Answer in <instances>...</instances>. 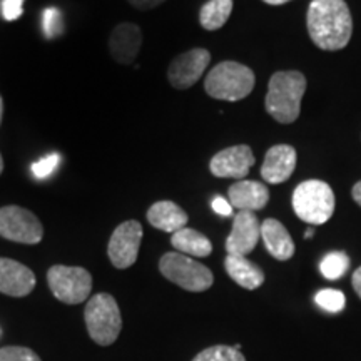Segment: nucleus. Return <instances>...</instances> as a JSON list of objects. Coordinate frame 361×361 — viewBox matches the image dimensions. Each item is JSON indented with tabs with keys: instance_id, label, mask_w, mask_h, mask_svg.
Masks as SVG:
<instances>
[{
	"instance_id": "1",
	"label": "nucleus",
	"mask_w": 361,
	"mask_h": 361,
	"mask_svg": "<svg viewBox=\"0 0 361 361\" xmlns=\"http://www.w3.org/2000/svg\"><path fill=\"white\" fill-rule=\"evenodd\" d=\"M306 27L316 47L341 51L351 40L353 19L345 0H313L306 13Z\"/></svg>"
},
{
	"instance_id": "2",
	"label": "nucleus",
	"mask_w": 361,
	"mask_h": 361,
	"mask_svg": "<svg viewBox=\"0 0 361 361\" xmlns=\"http://www.w3.org/2000/svg\"><path fill=\"white\" fill-rule=\"evenodd\" d=\"M306 79L298 71H281L271 75L264 107L274 121L291 124L300 117L301 99L305 96Z\"/></svg>"
},
{
	"instance_id": "3",
	"label": "nucleus",
	"mask_w": 361,
	"mask_h": 361,
	"mask_svg": "<svg viewBox=\"0 0 361 361\" xmlns=\"http://www.w3.org/2000/svg\"><path fill=\"white\" fill-rule=\"evenodd\" d=\"M255 82V72L250 67L234 61H224L214 66L206 75L204 89L207 96L218 101L236 102L250 96Z\"/></svg>"
},
{
	"instance_id": "4",
	"label": "nucleus",
	"mask_w": 361,
	"mask_h": 361,
	"mask_svg": "<svg viewBox=\"0 0 361 361\" xmlns=\"http://www.w3.org/2000/svg\"><path fill=\"white\" fill-rule=\"evenodd\" d=\"M291 204L301 221L311 226H319L331 219L336 200L328 183L310 179L298 184L293 192Z\"/></svg>"
},
{
	"instance_id": "5",
	"label": "nucleus",
	"mask_w": 361,
	"mask_h": 361,
	"mask_svg": "<svg viewBox=\"0 0 361 361\" xmlns=\"http://www.w3.org/2000/svg\"><path fill=\"white\" fill-rule=\"evenodd\" d=\"M84 318L89 336L101 346L112 345L123 329L119 305L109 293H99L90 298L85 306Z\"/></svg>"
},
{
	"instance_id": "6",
	"label": "nucleus",
	"mask_w": 361,
	"mask_h": 361,
	"mask_svg": "<svg viewBox=\"0 0 361 361\" xmlns=\"http://www.w3.org/2000/svg\"><path fill=\"white\" fill-rule=\"evenodd\" d=\"M159 271L171 283L191 293L209 290L214 281L209 268L183 252H166L159 261Z\"/></svg>"
},
{
	"instance_id": "7",
	"label": "nucleus",
	"mask_w": 361,
	"mask_h": 361,
	"mask_svg": "<svg viewBox=\"0 0 361 361\" xmlns=\"http://www.w3.org/2000/svg\"><path fill=\"white\" fill-rule=\"evenodd\" d=\"M47 283L52 295L66 305L82 303L92 291V276L79 266H52L47 273Z\"/></svg>"
},
{
	"instance_id": "8",
	"label": "nucleus",
	"mask_w": 361,
	"mask_h": 361,
	"mask_svg": "<svg viewBox=\"0 0 361 361\" xmlns=\"http://www.w3.org/2000/svg\"><path fill=\"white\" fill-rule=\"evenodd\" d=\"M0 236L22 245L42 241L44 228L37 216L20 206L0 207Z\"/></svg>"
},
{
	"instance_id": "9",
	"label": "nucleus",
	"mask_w": 361,
	"mask_h": 361,
	"mask_svg": "<svg viewBox=\"0 0 361 361\" xmlns=\"http://www.w3.org/2000/svg\"><path fill=\"white\" fill-rule=\"evenodd\" d=\"M142 241V226L137 221H126L112 233L107 255L117 269H126L137 259Z\"/></svg>"
},
{
	"instance_id": "10",
	"label": "nucleus",
	"mask_w": 361,
	"mask_h": 361,
	"mask_svg": "<svg viewBox=\"0 0 361 361\" xmlns=\"http://www.w3.org/2000/svg\"><path fill=\"white\" fill-rule=\"evenodd\" d=\"M209 62L211 54L206 49H192V51L180 54L169 66L168 79L171 85L174 89L192 87L204 74Z\"/></svg>"
},
{
	"instance_id": "11",
	"label": "nucleus",
	"mask_w": 361,
	"mask_h": 361,
	"mask_svg": "<svg viewBox=\"0 0 361 361\" xmlns=\"http://www.w3.org/2000/svg\"><path fill=\"white\" fill-rule=\"evenodd\" d=\"M255 161L256 159L251 147L246 146V144H239V146L223 149V151L213 156V159L209 162V171L216 178H231L241 180L250 173Z\"/></svg>"
},
{
	"instance_id": "12",
	"label": "nucleus",
	"mask_w": 361,
	"mask_h": 361,
	"mask_svg": "<svg viewBox=\"0 0 361 361\" xmlns=\"http://www.w3.org/2000/svg\"><path fill=\"white\" fill-rule=\"evenodd\" d=\"M261 239V223L251 211H239L234 216L233 231L226 239V251L233 256H246Z\"/></svg>"
},
{
	"instance_id": "13",
	"label": "nucleus",
	"mask_w": 361,
	"mask_h": 361,
	"mask_svg": "<svg viewBox=\"0 0 361 361\" xmlns=\"http://www.w3.org/2000/svg\"><path fill=\"white\" fill-rule=\"evenodd\" d=\"M35 274L19 261L0 258V293L7 296L22 298L32 293Z\"/></svg>"
},
{
	"instance_id": "14",
	"label": "nucleus",
	"mask_w": 361,
	"mask_h": 361,
	"mask_svg": "<svg viewBox=\"0 0 361 361\" xmlns=\"http://www.w3.org/2000/svg\"><path fill=\"white\" fill-rule=\"evenodd\" d=\"M296 169V151L288 144H278L268 149L264 156L261 176L266 183L281 184L291 178Z\"/></svg>"
},
{
	"instance_id": "15",
	"label": "nucleus",
	"mask_w": 361,
	"mask_h": 361,
	"mask_svg": "<svg viewBox=\"0 0 361 361\" xmlns=\"http://www.w3.org/2000/svg\"><path fill=\"white\" fill-rule=\"evenodd\" d=\"M142 45V32L139 25L123 22L116 25L109 39V51L119 64H130L137 57Z\"/></svg>"
},
{
	"instance_id": "16",
	"label": "nucleus",
	"mask_w": 361,
	"mask_h": 361,
	"mask_svg": "<svg viewBox=\"0 0 361 361\" xmlns=\"http://www.w3.org/2000/svg\"><path fill=\"white\" fill-rule=\"evenodd\" d=\"M229 202L239 211H259L269 202V191L263 183L258 180H238L228 191Z\"/></svg>"
},
{
	"instance_id": "17",
	"label": "nucleus",
	"mask_w": 361,
	"mask_h": 361,
	"mask_svg": "<svg viewBox=\"0 0 361 361\" xmlns=\"http://www.w3.org/2000/svg\"><path fill=\"white\" fill-rule=\"evenodd\" d=\"M261 239L268 252L278 261H288L295 255V241L278 219L268 218L261 223Z\"/></svg>"
},
{
	"instance_id": "18",
	"label": "nucleus",
	"mask_w": 361,
	"mask_h": 361,
	"mask_svg": "<svg viewBox=\"0 0 361 361\" xmlns=\"http://www.w3.org/2000/svg\"><path fill=\"white\" fill-rule=\"evenodd\" d=\"M147 221L152 228L174 234L179 229L186 228L189 216L176 202L159 201L147 209Z\"/></svg>"
},
{
	"instance_id": "19",
	"label": "nucleus",
	"mask_w": 361,
	"mask_h": 361,
	"mask_svg": "<svg viewBox=\"0 0 361 361\" xmlns=\"http://www.w3.org/2000/svg\"><path fill=\"white\" fill-rule=\"evenodd\" d=\"M226 273L245 290H256L264 283V273L258 264L246 259V256L228 255L224 259Z\"/></svg>"
},
{
	"instance_id": "20",
	"label": "nucleus",
	"mask_w": 361,
	"mask_h": 361,
	"mask_svg": "<svg viewBox=\"0 0 361 361\" xmlns=\"http://www.w3.org/2000/svg\"><path fill=\"white\" fill-rule=\"evenodd\" d=\"M171 245L183 255L196 256V258H206L213 252V245H211L209 239L196 229L188 228V226L173 234Z\"/></svg>"
},
{
	"instance_id": "21",
	"label": "nucleus",
	"mask_w": 361,
	"mask_h": 361,
	"mask_svg": "<svg viewBox=\"0 0 361 361\" xmlns=\"http://www.w3.org/2000/svg\"><path fill=\"white\" fill-rule=\"evenodd\" d=\"M233 12V0H209L200 11V24L206 30H218Z\"/></svg>"
},
{
	"instance_id": "22",
	"label": "nucleus",
	"mask_w": 361,
	"mask_h": 361,
	"mask_svg": "<svg viewBox=\"0 0 361 361\" xmlns=\"http://www.w3.org/2000/svg\"><path fill=\"white\" fill-rule=\"evenodd\" d=\"M350 269V258L346 252L343 251H333L328 252L326 256L319 263V271L326 279H340L346 274Z\"/></svg>"
},
{
	"instance_id": "23",
	"label": "nucleus",
	"mask_w": 361,
	"mask_h": 361,
	"mask_svg": "<svg viewBox=\"0 0 361 361\" xmlns=\"http://www.w3.org/2000/svg\"><path fill=\"white\" fill-rule=\"evenodd\" d=\"M192 361H246V358L241 351L234 350L233 346L216 345L201 351Z\"/></svg>"
},
{
	"instance_id": "24",
	"label": "nucleus",
	"mask_w": 361,
	"mask_h": 361,
	"mask_svg": "<svg viewBox=\"0 0 361 361\" xmlns=\"http://www.w3.org/2000/svg\"><path fill=\"white\" fill-rule=\"evenodd\" d=\"M316 305L328 313H340L345 308V295L340 290H322L314 296Z\"/></svg>"
},
{
	"instance_id": "25",
	"label": "nucleus",
	"mask_w": 361,
	"mask_h": 361,
	"mask_svg": "<svg viewBox=\"0 0 361 361\" xmlns=\"http://www.w3.org/2000/svg\"><path fill=\"white\" fill-rule=\"evenodd\" d=\"M44 32L47 39H54L61 34L62 30V13L56 7H49L42 16Z\"/></svg>"
},
{
	"instance_id": "26",
	"label": "nucleus",
	"mask_w": 361,
	"mask_h": 361,
	"mask_svg": "<svg viewBox=\"0 0 361 361\" xmlns=\"http://www.w3.org/2000/svg\"><path fill=\"white\" fill-rule=\"evenodd\" d=\"M0 361H42L35 351L24 346H6L0 350Z\"/></svg>"
},
{
	"instance_id": "27",
	"label": "nucleus",
	"mask_w": 361,
	"mask_h": 361,
	"mask_svg": "<svg viewBox=\"0 0 361 361\" xmlns=\"http://www.w3.org/2000/svg\"><path fill=\"white\" fill-rule=\"evenodd\" d=\"M61 164V156L59 154H49L42 157V159L34 162L32 164V174L37 179H47L54 174V171Z\"/></svg>"
},
{
	"instance_id": "28",
	"label": "nucleus",
	"mask_w": 361,
	"mask_h": 361,
	"mask_svg": "<svg viewBox=\"0 0 361 361\" xmlns=\"http://www.w3.org/2000/svg\"><path fill=\"white\" fill-rule=\"evenodd\" d=\"M22 6H24V0H2V17L7 22L17 20L22 16Z\"/></svg>"
},
{
	"instance_id": "29",
	"label": "nucleus",
	"mask_w": 361,
	"mask_h": 361,
	"mask_svg": "<svg viewBox=\"0 0 361 361\" xmlns=\"http://www.w3.org/2000/svg\"><path fill=\"white\" fill-rule=\"evenodd\" d=\"M213 209H214V213H218L219 216H231L233 214L231 202L221 196L214 197L213 200Z\"/></svg>"
},
{
	"instance_id": "30",
	"label": "nucleus",
	"mask_w": 361,
	"mask_h": 361,
	"mask_svg": "<svg viewBox=\"0 0 361 361\" xmlns=\"http://www.w3.org/2000/svg\"><path fill=\"white\" fill-rule=\"evenodd\" d=\"M162 2H166V0H129L130 6L139 8V11H151V8L161 6Z\"/></svg>"
},
{
	"instance_id": "31",
	"label": "nucleus",
	"mask_w": 361,
	"mask_h": 361,
	"mask_svg": "<svg viewBox=\"0 0 361 361\" xmlns=\"http://www.w3.org/2000/svg\"><path fill=\"white\" fill-rule=\"evenodd\" d=\"M351 284H353L356 295L361 298V266L353 273V278H351Z\"/></svg>"
},
{
	"instance_id": "32",
	"label": "nucleus",
	"mask_w": 361,
	"mask_h": 361,
	"mask_svg": "<svg viewBox=\"0 0 361 361\" xmlns=\"http://www.w3.org/2000/svg\"><path fill=\"white\" fill-rule=\"evenodd\" d=\"M351 196H353L356 204L361 207V180H358L353 186V189H351Z\"/></svg>"
},
{
	"instance_id": "33",
	"label": "nucleus",
	"mask_w": 361,
	"mask_h": 361,
	"mask_svg": "<svg viewBox=\"0 0 361 361\" xmlns=\"http://www.w3.org/2000/svg\"><path fill=\"white\" fill-rule=\"evenodd\" d=\"M263 2L269 4V6H283V4L290 2V0H263Z\"/></svg>"
},
{
	"instance_id": "34",
	"label": "nucleus",
	"mask_w": 361,
	"mask_h": 361,
	"mask_svg": "<svg viewBox=\"0 0 361 361\" xmlns=\"http://www.w3.org/2000/svg\"><path fill=\"white\" fill-rule=\"evenodd\" d=\"M313 234H314V231H313V228H310V229H306V231H305V238H306V239H310V238H313Z\"/></svg>"
},
{
	"instance_id": "35",
	"label": "nucleus",
	"mask_w": 361,
	"mask_h": 361,
	"mask_svg": "<svg viewBox=\"0 0 361 361\" xmlns=\"http://www.w3.org/2000/svg\"><path fill=\"white\" fill-rule=\"evenodd\" d=\"M2 116H4V101H2V96H0V124H2Z\"/></svg>"
},
{
	"instance_id": "36",
	"label": "nucleus",
	"mask_w": 361,
	"mask_h": 361,
	"mask_svg": "<svg viewBox=\"0 0 361 361\" xmlns=\"http://www.w3.org/2000/svg\"><path fill=\"white\" fill-rule=\"evenodd\" d=\"M4 171V161H2V156H0V174H2Z\"/></svg>"
},
{
	"instance_id": "37",
	"label": "nucleus",
	"mask_w": 361,
	"mask_h": 361,
	"mask_svg": "<svg viewBox=\"0 0 361 361\" xmlns=\"http://www.w3.org/2000/svg\"><path fill=\"white\" fill-rule=\"evenodd\" d=\"M0 336H2V329H0Z\"/></svg>"
}]
</instances>
